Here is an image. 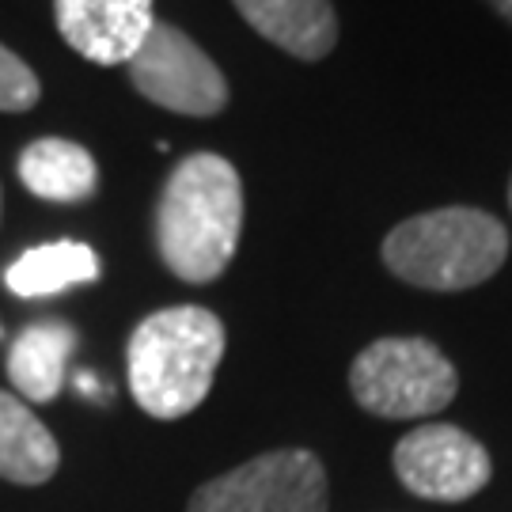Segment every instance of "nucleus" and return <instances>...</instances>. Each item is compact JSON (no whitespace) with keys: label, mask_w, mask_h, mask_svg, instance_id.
Wrapping results in <instances>:
<instances>
[{"label":"nucleus","mask_w":512,"mask_h":512,"mask_svg":"<svg viewBox=\"0 0 512 512\" xmlns=\"http://www.w3.org/2000/svg\"><path fill=\"white\" fill-rule=\"evenodd\" d=\"M243 232V183L217 152H194L171 171L156 205V247L171 274L190 285L217 281Z\"/></svg>","instance_id":"obj_1"},{"label":"nucleus","mask_w":512,"mask_h":512,"mask_svg":"<svg viewBox=\"0 0 512 512\" xmlns=\"http://www.w3.org/2000/svg\"><path fill=\"white\" fill-rule=\"evenodd\" d=\"M490 4H494L497 12H501V16H505L512 23V0H490Z\"/></svg>","instance_id":"obj_16"},{"label":"nucleus","mask_w":512,"mask_h":512,"mask_svg":"<svg viewBox=\"0 0 512 512\" xmlns=\"http://www.w3.org/2000/svg\"><path fill=\"white\" fill-rule=\"evenodd\" d=\"M509 232L482 209L448 205L403 220L384 239V262L406 285L429 293L475 289L505 266Z\"/></svg>","instance_id":"obj_3"},{"label":"nucleus","mask_w":512,"mask_h":512,"mask_svg":"<svg viewBox=\"0 0 512 512\" xmlns=\"http://www.w3.org/2000/svg\"><path fill=\"white\" fill-rule=\"evenodd\" d=\"M99 277V255H95L88 243H76V239H57V243H42L31 247L4 270V285L8 293L16 296H54L61 289H73V285H88Z\"/></svg>","instance_id":"obj_13"},{"label":"nucleus","mask_w":512,"mask_h":512,"mask_svg":"<svg viewBox=\"0 0 512 512\" xmlns=\"http://www.w3.org/2000/svg\"><path fill=\"white\" fill-rule=\"evenodd\" d=\"M395 475L425 501H467L490 482V452L456 425H421L395 448Z\"/></svg>","instance_id":"obj_7"},{"label":"nucleus","mask_w":512,"mask_h":512,"mask_svg":"<svg viewBox=\"0 0 512 512\" xmlns=\"http://www.w3.org/2000/svg\"><path fill=\"white\" fill-rule=\"evenodd\" d=\"M61 467L54 433L27 410V403L0 391V478L16 486H42Z\"/></svg>","instance_id":"obj_12"},{"label":"nucleus","mask_w":512,"mask_h":512,"mask_svg":"<svg viewBox=\"0 0 512 512\" xmlns=\"http://www.w3.org/2000/svg\"><path fill=\"white\" fill-rule=\"evenodd\" d=\"M349 391L376 418H429L456 399L459 376L429 338H380L357 353Z\"/></svg>","instance_id":"obj_4"},{"label":"nucleus","mask_w":512,"mask_h":512,"mask_svg":"<svg viewBox=\"0 0 512 512\" xmlns=\"http://www.w3.org/2000/svg\"><path fill=\"white\" fill-rule=\"evenodd\" d=\"M129 80L148 103L190 118H213L228 107V80L213 57L171 23H152L141 50L129 57Z\"/></svg>","instance_id":"obj_6"},{"label":"nucleus","mask_w":512,"mask_h":512,"mask_svg":"<svg viewBox=\"0 0 512 512\" xmlns=\"http://www.w3.org/2000/svg\"><path fill=\"white\" fill-rule=\"evenodd\" d=\"M38 95H42V88H38V76L31 73V65L12 54L8 46H0V110H12V114L31 110L38 103Z\"/></svg>","instance_id":"obj_14"},{"label":"nucleus","mask_w":512,"mask_h":512,"mask_svg":"<svg viewBox=\"0 0 512 512\" xmlns=\"http://www.w3.org/2000/svg\"><path fill=\"white\" fill-rule=\"evenodd\" d=\"M509 205H512V183H509Z\"/></svg>","instance_id":"obj_17"},{"label":"nucleus","mask_w":512,"mask_h":512,"mask_svg":"<svg viewBox=\"0 0 512 512\" xmlns=\"http://www.w3.org/2000/svg\"><path fill=\"white\" fill-rule=\"evenodd\" d=\"M224 357V323L209 308L179 304L129 334V391L148 418L175 421L198 410Z\"/></svg>","instance_id":"obj_2"},{"label":"nucleus","mask_w":512,"mask_h":512,"mask_svg":"<svg viewBox=\"0 0 512 512\" xmlns=\"http://www.w3.org/2000/svg\"><path fill=\"white\" fill-rule=\"evenodd\" d=\"M76 384H80V391H84V395H92V399H103V391H99V380H95L92 372H80V376H76Z\"/></svg>","instance_id":"obj_15"},{"label":"nucleus","mask_w":512,"mask_h":512,"mask_svg":"<svg viewBox=\"0 0 512 512\" xmlns=\"http://www.w3.org/2000/svg\"><path fill=\"white\" fill-rule=\"evenodd\" d=\"M61 38L95 65H129L152 31V0H54Z\"/></svg>","instance_id":"obj_8"},{"label":"nucleus","mask_w":512,"mask_h":512,"mask_svg":"<svg viewBox=\"0 0 512 512\" xmlns=\"http://www.w3.org/2000/svg\"><path fill=\"white\" fill-rule=\"evenodd\" d=\"M186 512H327V471L308 448H277L194 490Z\"/></svg>","instance_id":"obj_5"},{"label":"nucleus","mask_w":512,"mask_h":512,"mask_svg":"<svg viewBox=\"0 0 512 512\" xmlns=\"http://www.w3.org/2000/svg\"><path fill=\"white\" fill-rule=\"evenodd\" d=\"M76 349V330L61 319L31 323L8 353V380L27 403H54L65 384V365Z\"/></svg>","instance_id":"obj_10"},{"label":"nucleus","mask_w":512,"mask_h":512,"mask_svg":"<svg viewBox=\"0 0 512 512\" xmlns=\"http://www.w3.org/2000/svg\"><path fill=\"white\" fill-rule=\"evenodd\" d=\"M19 183L42 202H88L99 186V167L92 152L76 141L42 137L19 152Z\"/></svg>","instance_id":"obj_11"},{"label":"nucleus","mask_w":512,"mask_h":512,"mask_svg":"<svg viewBox=\"0 0 512 512\" xmlns=\"http://www.w3.org/2000/svg\"><path fill=\"white\" fill-rule=\"evenodd\" d=\"M239 16L266 42L300 61H319L338 42V16L330 0H232Z\"/></svg>","instance_id":"obj_9"}]
</instances>
